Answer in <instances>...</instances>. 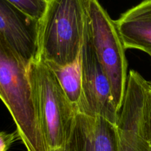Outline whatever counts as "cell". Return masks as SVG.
Returning a JSON list of instances; mask_svg holds the SVG:
<instances>
[{
    "instance_id": "1",
    "label": "cell",
    "mask_w": 151,
    "mask_h": 151,
    "mask_svg": "<svg viewBox=\"0 0 151 151\" xmlns=\"http://www.w3.org/2000/svg\"><path fill=\"white\" fill-rule=\"evenodd\" d=\"M28 68L0 34V99L13 117L27 151H49L38 124Z\"/></svg>"
},
{
    "instance_id": "2",
    "label": "cell",
    "mask_w": 151,
    "mask_h": 151,
    "mask_svg": "<svg viewBox=\"0 0 151 151\" xmlns=\"http://www.w3.org/2000/svg\"><path fill=\"white\" fill-rule=\"evenodd\" d=\"M85 29L82 0H48L38 21V59L66 66L80 56Z\"/></svg>"
},
{
    "instance_id": "3",
    "label": "cell",
    "mask_w": 151,
    "mask_h": 151,
    "mask_svg": "<svg viewBox=\"0 0 151 151\" xmlns=\"http://www.w3.org/2000/svg\"><path fill=\"white\" fill-rule=\"evenodd\" d=\"M28 76L40 129L49 150L64 147L73 128L77 107L44 62L30 63Z\"/></svg>"
},
{
    "instance_id": "4",
    "label": "cell",
    "mask_w": 151,
    "mask_h": 151,
    "mask_svg": "<svg viewBox=\"0 0 151 151\" xmlns=\"http://www.w3.org/2000/svg\"><path fill=\"white\" fill-rule=\"evenodd\" d=\"M86 24L98 60L110 82L116 109L119 112L128 81L125 47L116 22L98 0H82Z\"/></svg>"
},
{
    "instance_id": "5",
    "label": "cell",
    "mask_w": 151,
    "mask_h": 151,
    "mask_svg": "<svg viewBox=\"0 0 151 151\" xmlns=\"http://www.w3.org/2000/svg\"><path fill=\"white\" fill-rule=\"evenodd\" d=\"M82 91L78 113L101 116L116 125L119 111L115 106L110 82L97 58L86 24L80 52Z\"/></svg>"
},
{
    "instance_id": "6",
    "label": "cell",
    "mask_w": 151,
    "mask_h": 151,
    "mask_svg": "<svg viewBox=\"0 0 151 151\" xmlns=\"http://www.w3.org/2000/svg\"><path fill=\"white\" fill-rule=\"evenodd\" d=\"M116 126L119 151H150L151 98L142 94L125 96Z\"/></svg>"
},
{
    "instance_id": "7",
    "label": "cell",
    "mask_w": 151,
    "mask_h": 151,
    "mask_svg": "<svg viewBox=\"0 0 151 151\" xmlns=\"http://www.w3.org/2000/svg\"><path fill=\"white\" fill-rule=\"evenodd\" d=\"M38 21L7 0H0V34L29 66L38 59Z\"/></svg>"
},
{
    "instance_id": "8",
    "label": "cell",
    "mask_w": 151,
    "mask_h": 151,
    "mask_svg": "<svg viewBox=\"0 0 151 151\" xmlns=\"http://www.w3.org/2000/svg\"><path fill=\"white\" fill-rule=\"evenodd\" d=\"M64 147L68 151H119L116 125L101 116L78 113Z\"/></svg>"
},
{
    "instance_id": "9",
    "label": "cell",
    "mask_w": 151,
    "mask_h": 151,
    "mask_svg": "<svg viewBox=\"0 0 151 151\" xmlns=\"http://www.w3.org/2000/svg\"><path fill=\"white\" fill-rule=\"evenodd\" d=\"M115 22L125 49L151 51V0H143Z\"/></svg>"
},
{
    "instance_id": "10",
    "label": "cell",
    "mask_w": 151,
    "mask_h": 151,
    "mask_svg": "<svg viewBox=\"0 0 151 151\" xmlns=\"http://www.w3.org/2000/svg\"><path fill=\"white\" fill-rule=\"evenodd\" d=\"M46 64L54 72L69 101L77 107L81 100L82 91L80 56L75 63L66 66H60L54 63Z\"/></svg>"
},
{
    "instance_id": "11",
    "label": "cell",
    "mask_w": 151,
    "mask_h": 151,
    "mask_svg": "<svg viewBox=\"0 0 151 151\" xmlns=\"http://www.w3.org/2000/svg\"><path fill=\"white\" fill-rule=\"evenodd\" d=\"M23 13L39 21L45 11L48 0H7Z\"/></svg>"
},
{
    "instance_id": "12",
    "label": "cell",
    "mask_w": 151,
    "mask_h": 151,
    "mask_svg": "<svg viewBox=\"0 0 151 151\" xmlns=\"http://www.w3.org/2000/svg\"><path fill=\"white\" fill-rule=\"evenodd\" d=\"M19 139L17 131L13 133L0 131V151H7L16 139Z\"/></svg>"
},
{
    "instance_id": "13",
    "label": "cell",
    "mask_w": 151,
    "mask_h": 151,
    "mask_svg": "<svg viewBox=\"0 0 151 151\" xmlns=\"http://www.w3.org/2000/svg\"><path fill=\"white\" fill-rule=\"evenodd\" d=\"M49 151H68L65 147H60V148H56L52 149V150H50Z\"/></svg>"
},
{
    "instance_id": "14",
    "label": "cell",
    "mask_w": 151,
    "mask_h": 151,
    "mask_svg": "<svg viewBox=\"0 0 151 151\" xmlns=\"http://www.w3.org/2000/svg\"><path fill=\"white\" fill-rule=\"evenodd\" d=\"M147 54L149 55L150 56V58H151V51H150V52H147Z\"/></svg>"
},
{
    "instance_id": "15",
    "label": "cell",
    "mask_w": 151,
    "mask_h": 151,
    "mask_svg": "<svg viewBox=\"0 0 151 151\" xmlns=\"http://www.w3.org/2000/svg\"><path fill=\"white\" fill-rule=\"evenodd\" d=\"M150 151H151V147H150Z\"/></svg>"
}]
</instances>
